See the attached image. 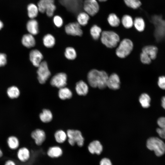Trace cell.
<instances>
[{
	"label": "cell",
	"mask_w": 165,
	"mask_h": 165,
	"mask_svg": "<svg viewBox=\"0 0 165 165\" xmlns=\"http://www.w3.org/2000/svg\"><path fill=\"white\" fill-rule=\"evenodd\" d=\"M108 75L105 71L93 69L90 70L87 75L89 85L92 87H98L103 89L107 87Z\"/></svg>",
	"instance_id": "obj_1"
},
{
	"label": "cell",
	"mask_w": 165,
	"mask_h": 165,
	"mask_svg": "<svg viewBox=\"0 0 165 165\" xmlns=\"http://www.w3.org/2000/svg\"><path fill=\"white\" fill-rule=\"evenodd\" d=\"M100 39L103 45L107 48L111 49L117 47L120 41L119 35L112 31H103Z\"/></svg>",
	"instance_id": "obj_2"
},
{
	"label": "cell",
	"mask_w": 165,
	"mask_h": 165,
	"mask_svg": "<svg viewBox=\"0 0 165 165\" xmlns=\"http://www.w3.org/2000/svg\"><path fill=\"white\" fill-rule=\"evenodd\" d=\"M134 48L132 41L128 38H125L120 41L116 50V54L120 58H124L128 56Z\"/></svg>",
	"instance_id": "obj_3"
},
{
	"label": "cell",
	"mask_w": 165,
	"mask_h": 165,
	"mask_svg": "<svg viewBox=\"0 0 165 165\" xmlns=\"http://www.w3.org/2000/svg\"><path fill=\"white\" fill-rule=\"evenodd\" d=\"M152 22L155 26L154 36L157 42L165 39V20L161 16L155 15L152 17Z\"/></svg>",
	"instance_id": "obj_4"
},
{
	"label": "cell",
	"mask_w": 165,
	"mask_h": 165,
	"mask_svg": "<svg viewBox=\"0 0 165 165\" xmlns=\"http://www.w3.org/2000/svg\"><path fill=\"white\" fill-rule=\"evenodd\" d=\"M146 146L149 149L154 151L157 156H161L165 153V144L158 138L153 137L148 139Z\"/></svg>",
	"instance_id": "obj_5"
},
{
	"label": "cell",
	"mask_w": 165,
	"mask_h": 165,
	"mask_svg": "<svg viewBox=\"0 0 165 165\" xmlns=\"http://www.w3.org/2000/svg\"><path fill=\"white\" fill-rule=\"evenodd\" d=\"M68 141L69 144L74 146L76 143L78 146L82 147L84 143V138L81 132L77 130L69 129L67 131Z\"/></svg>",
	"instance_id": "obj_6"
},
{
	"label": "cell",
	"mask_w": 165,
	"mask_h": 165,
	"mask_svg": "<svg viewBox=\"0 0 165 165\" xmlns=\"http://www.w3.org/2000/svg\"><path fill=\"white\" fill-rule=\"evenodd\" d=\"M37 73L39 82L41 84L45 83L51 75L47 64L46 61H42L38 67Z\"/></svg>",
	"instance_id": "obj_7"
},
{
	"label": "cell",
	"mask_w": 165,
	"mask_h": 165,
	"mask_svg": "<svg viewBox=\"0 0 165 165\" xmlns=\"http://www.w3.org/2000/svg\"><path fill=\"white\" fill-rule=\"evenodd\" d=\"M83 8L84 11L90 16H93L98 12L99 6L97 0H85Z\"/></svg>",
	"instance_id": "obj_8"
},
{
	"label": "cell",
	"mask_w": 165,
	"mask_h": 165,
	"mask_svg": "<svg viewBox=\"0 0 165 165\" xmlns=\"http://www.w3.org/2000/svg\"><path fill=\"white\" fill-rule=\"evenodd\" d=\"M67 76L64 72L58 73L53 76L50 81L51 85L59 89L65 87L67 84Z\"/></svg>",
	"instance_id": "obj_9"
},
{
	"label": "cell",
	"mask_w": 165,
	"mask_h": 165,
	"mask_svg": "<svg viewBox=\"0 0 165 165\" xmlns=\"http://www.w3.org/2000/svg\"><path fill=\"white\" fill-rule=\"evenodd\" d=\"M81 26L77 21L71 22L65 25L64 30L68 35L81 36L83 34Z\"/></svg>",
	"instance_id": "obj_10"
},
{
	"label": "cell",
	"mask_w": 165,
	"mask_h": 165,
	"mask_svg": "<svg viewBox=\"0 0 165 165\" xmlns=\"http://www.w3.org/2000/svg\"><path fill=\"white\" fill-rule=\"evenodd\" d=\"M120 80L119 75L114 73L108 76L107 87L110 89L116 90L119 89L120 86Z\"/></svg>",
	"instance_id": "obj_11"
},
{
	"label": "cell",
	"mask_w": 165,
	"mask_h": 165,
	"mask_svg": "<svg viewBox=\"0 0 165 165\" xmlns=\"http://www.w3.org/2000/svg\"><path fill=\"white\" fill-rule=\"evenodd\" d=\"M31 136L35 140L36 144L39 146L42 144L46 138L45 131L40 129H37L32 131L31 134Z\"/></svg>",
	"instance_id": "obj_12"
},
{
	"label": "cell",
	"mask_w": 165,
	"mask_h": 165,
	"mask_svg": "<svg viewBox=\"0 0 165 165\" xmlns=\"http://www.w3.org/2000/svg\"><path fill=\"white\" fill-rule=\"evenodd\" d=\"M43 58L41 53L37 50H33L29 53V59L31 62L35 67H38Z\"/></svg>",
	"instance_id": "obj_13"
},
{
	"label": "cell",
	"mask_w": 165,
	"mask_h": 165,
	"mask_svg": "<svg viewBox=\"0 0 165 165\" xmlns=\"http://www.w3.org/2000/svg\"><path fill=\"white\" fill-rule=\"evenodd\" d=\"M26 27L29 34L35 35L38 33V23L35 19H30L28 20L27 23Z\"/></svg>",
	"instance_id": "obj_14"
},
{
	"label": "cell",
	"mask_w": 165,
	"mask_h": 165,
	"mask_svg": "<svg viewBox=\"0 0 165 165\" xmlns=\"http://www.w3.org/2000/svg\"><path fill=\"white\" fill-rule=\"evenodd\" d=\"M22 45L27 48L34 47L35 44V41L34 35L29 33L24 35L21 39Z\"/></svg>",
	"instance_id": "obj_15"
},
{
	"label": "cell",
	"mask_w": 165,
	"mask_h": 165,
	"mask_svg": "<svg viewBox=\"0 0 165 165\" xmlns=\"http://www.w3.org/2000/svg\"><path fill=\"white\" fill-rule=\"evenodd\" d=\"M75 89L78 95L85 96L88 92L89 87L87 84L84 81L80 80L76 83Z\"/></svg>",
	"instance_id": "obj_16"
},
{
	"label": "cell",
	"mask_w": 165,
	"mask_h": 165,
	"mask_svg": "<svg viewBox=\"0 0 165 165\" xmlns=\"http://www.w3.org/2000/svg\"><path fill=\"white\" fill-rule=\"evenodd\" d=\"M89 152L92 154H96L99 155L103 150V147L101 143L97 140L92 141L88 146Z\"/></svg>",
	"instance_id": "obj_17"
},
{
	"label": "cell",
	"mask_w": 165,
	"mask_h": 165,
	"mask_svg": "<svg viewBox=\"0 0 165 165\" xmlns=\"http://www.w3.org/2000/svg\"><path fill=\"white\" fill-rule=\"evenodd\" d=\"M158 51L157 48L153 45L146 46L143 47L142 49V52L147 54L152 60L156 58Z\"/></svg>",
	"instance_id": "obj_18"
},
{
	"label": "cell",
	"mask_w": 165,
	"mask_h": 165,
	"mask_svg": "<svg viewBox=\"0 0 165 165\" xmlns=\"http://www.w3.org/2000/svg\"><path fill=\"white\" fill-rule=\"evenodd\" d=\"M17 155L20 161L25 162L27 161L29 159L30 151L29 149L25 147H21L18 150Z\"/></svg>",
	"instance_id": "obj_19"
},
{
	"label": "cell",
	"mask_w": 165,
	"mask_h": 165,
	"mask_svg": "<svg viewBox=\"0 0 165 165\" xmlns=\"http://www.w3.org/2000/svg\"><path fill=\"white\" fill-rule=\"evenodd\" d=\"M27 14L30 19H35L39 12L37 5L34 3H30L27 6Z\"/></svg>",
	"instance_id": "obj_20"
},
{
	"label": "cell",
	"mask_w": 165,
	"mask_h": 165,
	"mask_svg": "<svg viewBox=\"0 0 165 165\" xmlns=\"http://www.w3.org/2000/svg\"><path fill=\"white\" fill-rule=\"evenodd\" d=\"M90 16L85 11L81 12L77 15V22L81 26H84L88 23Z\"/></svg>",
	"instance_id": "obj_21"
},
{
	"label": "cell",
	"mask_w": 165,
	"mask_h": 165,
	"mask_svg": "<svg viewBox=\"0 0 165 165\" xmlns=\"http://www.w3.org/2000/svg\"><path fill=\"white\" fill-rule=\"evenodd\" d=\"M46 9L45 13L49 17H52L54 15L56 9L54 0H46Z\"/></svg>",
	"instance_id": "obj_22"
},
{
	"label": "cell",
	"mask_w": 165,
	"mask_h": 165,
	"mask_svg": "<svg viewBox=\"0 0 165 165\" xmlns=\"http://www.w3.org/2000/svg\"><path fill=\"white\" fill-rule=\"evenodd\" d=\"M39 117L42 122L44 123H48L52 121L53 115L52 112L50 110L44 109L39 114Z\"/></svg>",
	"instance_id": "obj_23"
},
{
	"label": "cell",
	"mask_w": 165,
	"mask_h": 165,
	"mask_svg": "<svg viewBox=\"0 0 165 165\" xmlns=\"http://www.w3.org/2000/svg\"><path fill=\"white\" fill-rule=\"evenodd\" d=\"M58 96L61 99L65 100L71 98L72 96V93L70 89L65 86L59 89Z\"/></svg>",
	"instance_id": "obj_24"
},
{
	"label": "cell",
	"mask_w": 165,
	"mask_h": 165,
	"mask_svg": "<svg viewBox=\"0 0 165 165\" xmlns=\"http://www.w3.org/2000/svg\"><path fill=\"white\" fill-rule=\"evenodd\" d=\"M8 97L11 99H13L18 98L20 94L19 89L16 86H12L9 87L6 90Z\"/></svg>",
	"instance_id": "obj_25"
},
{
	"label": "cell",
	"mask_w": 165,
	"mask_h": 165,
	"mask_svg": "<svg viewBox=\"0 0 165 165\" xmlns=\"http://www.w3.org/2000/svg\"><path fill=\"white\" fill-rule=\"evenodd\" d=\"M7 142L8 147L12 150L17 149L20 145L19 139L14 135H11L7 139Z\"/></svg>",
	"instance_id": "obj_26"
},
{
	"label": "cell",
	"mask_w": 165,
	"mask_h": 165,
	"mask_svg": "<svg viewBox=\"0 0 165 165\" xmlns=\"http://www.w3.org/2000/svg\"><path fill=\"white\" fill-rule=\"evenodd\" d=\"M63 151L62 149L58 146L50 147L48 149L47 154L51 158H57L61 156Z\"/></svg>",
	"instance_id": "obj_27"
},
{
	"label": "cell",
	"mask_w": 165,
	"mask_h": 165,
	"mask_svg": "<svg viewBox=\"0 0 165 165\" xmlns=\"http://www.w3.org/2000/svg\"><path fill=\"white\" fill-rule=\"evenodd\" d=\"M102 31L101 27L96 24L93 25L90 29L91 36L95 40L100 38Z\"/></svg>",
	"instance_id": "obj_28"
},
{
	"label": "cell",
	"mask_w": 165,
	"mask_h": 165,
	"mask_svg": "<svg viewBox=\"0 0 165 165\" xmlns=\"http://www.w3.org/2000/svg\"><path fill=\"white\" fill-rule=\"evenodd\" d=\"M107 21L109 25L113 27H118L121 23L119 17L116 14L112 13L108 15Z\"/></svg>",
	"instance_id": "obj_29"
},
{
	"label": "cell",
	"mask_w": 165,
	"mask_h": 165,
	"mask_svg": "<svg viewBox=\"0 0 165 165\" xmlns=\"http://www.w3.org/2000/svg\"><path fill=\"white\" fill-rule=\"evenodd\" d=\"M43 42L44 46L48 48L53 47L55 43V39L54 37L51 34H48L43 37Z\"/></svg>",
	"instance_id": "obj_30"
},
{
	"label": "cell",
	"mask_w": 165,
	"mask_h": 165,
	"mask_svg": "<svg viewBox=\"0 0 165 165\" xmlns=\"http://www.w3.org/2000/svg\"><path fill=\"white\" fill-rule=\"evenodd\" d=\"M121 22L124 28L130 29L133 26L134 20L130 16L126 14L122 17Z\"/></svg>",
	"instance_id": "obj_31"
},
{
	"label": "cell",
	"mask_w": 165,
	"mask_h": 165,
	"mask_svg": "<svg viewBox=\"0 0 165 165\" xmlns=\"http://www.w3.org/2000/svg\"><path fill=\"white\" fill-rule=\"evenodd\" d=\"M133 26L139 32H142L145 29V24L144 19L141 17H137L134 20Z\"/></svg>",
	"instance_id": "obj_32"
},
{
	"label": "cell",
	"mask_w": 165,
	"mask_h": 165,
	"mask_svg": "<svg viewBox=\"0 0 165 165\" xmlns=\"http://www.w3.org/2000/svg\"><path fill=\"white\" fill-rule=\"evenodd\" d=\"M54 137L56 141L59 143H64L67 138V133L62 130L57 131L54 134Z\"/></svg>",
	"instance_id": "obj_33"
},
{
	"label": "cell",
	"mask_w": 165,
	"mask_h": 165,
	"mask_svg": "<svg viewBox=\"0 0 165 165\" xmlns=\"http://www.w3.org/2000/svg\"><path fill=\"white\" fill-rule=\"evenodd\" d=\"M150 98L146 93H143L140 96L139 101L141 106L144 108H148L150 106Z\"/></svg>",
	"instance_id": "obj_34"
},
{
	"label": "cell",
	"mask_w": 165,
	"mask_h": 165,
	"mask_svg": "<svg viewBox=\"0 0 165 165\" xmlns=\"http://www.w3.org/2000/svg\"><path fill=\"white\" fill-rule=\"evenodd\" d=\"M64 55L69 60H73L76 57L77 53L73 47H69L66 48Z\"/></svg>",
	"instance_id": "obj_35"
},
{
	"label": "cell",
	"mask_w": 165,
	"mask_h": 165,
	"mask_svg": "<svg viewBox=\"0 0 165 165\" xmlns=\"http://www.w3.org/2000/svg\"><path fill=\"white\" fill-rule=\"evenodd\" d=\"M124 1L127 6L133 9H138L141 5L140 0H124Z\"/></svg>",
	"instance_id": "obj_36"
},
{
	"label": "cell",
	"mask_w": 165,
	"mask_h": 165,
	"mask_svg": "<svg viewBox=\"0 0 165 165\" xmlns=\"http://www.w3.org/2000/svg\"><path fill=\"white\" fill-rule=\"evenodd\" d=\"M53 21L54 25L58 28L61 27L64 23L62 18L59 15L54 16L53 17Z\"/></svg>",
	"instance_id": "obj_37"
},
{
	"label": "cell",
	"mask_w": 165,
	"mask_h": 165,
	"mask_svg": "<svg viewBox=\"0 0 165 165\" xmlns=\"http://www.w3.org/2000/svg\"><path fill=\"white\" fill-rule=\"evenodd\" d=\"M140 58L141 62L144 64H148L151 62L152 60L150 57L143 52L140 54Z\"/></svg>",
	"instance_id": "obj_38"
},
{
	"label": "cell",
	"mask_w": 165,
	"mask_h": 165,
	"mask_svg": "<svg viewBox=\"0 0 165 165\" xmlns=\"http://www.w3.org/2000/svg\"><path fill=\"white\" fill-rule=\"evenodd\" d=\"M37 5L40 13H45L46 9V0H39Z\"/></svg>",
	"instance_id": "obj_39"
},
{
	"label": "cell",
	"mask_w": 165,
	"mask_h": 165,
	"mask_svg": "<svg viewBox=\"0 0 165 165\" xmlns=\"http://www.w3.org/2000/svg\"><path fill=\"white\" fill-rule=\"evenodd\" d=\"M7 63V55L5 53H0V67L5 66Z\"/></svg>",
	"instance_id": "obj_40"
},
{
	"label": "cell",
	"mask_w": 165,
	"mask_h": 165,
	"mask_svg": "<svg viewBox=\"0 0 165 165\" xmlns=\"http://www.w3.org/2000/svg\"><path fill=\"white\" fill-rule=\"evenodd\" d=\"M158 84L161 89L165 90V76H160L158 78Z\"/></svg>",
	"instance_id": "obj_41"
},
{
	"label": "cell",
	"mask_w": 165,
	"mask_h": 165,
	"mask_svg": "<svg viewBox=\"0 0 165 165\" xmlns=\"http://www.w3.org/2000/svg\"><path fill=\"white\" fill-rule=\"evenodd\" d=\"M157 124L160 128L165 129V117H161L158 119Z\"/></svg>",
	"instance_id": "obj_42"
},
{
	"label": "cell",
	"mask_w": 165,
	"mask_h": 165,
	"mask_svg": "<svg viewBox=\"0 0 165 165\" xmlns=\"http://www.w3.org/2000/svg\"><path fill=\"white\" fill-rule=\"evenodd\" d=\"M156 132L159 136L162 138L165 139V129L160 128L156 129Z\"/></svg>",
	"instance_id": "obj_43"
},
{
	"label": "cell",
	"mask_w": 165,
	"mask_h": 165,
	"mask_svg": "<svg viewBox=\"0 0 165 165\" xmlns=\"http://www.w3.org/2000/svg\"><path fill=\"white\" fill-rule=\"evenodd\" d=\"M100 165H112L110 160L107 158L102 159L100 163Z\"/></svg>",
	"instance_id": "obj_44"
},
{
	"label": "cell",
	"mask_w": 165,
	"mask_h": 165,
	"mask_svg": "<svg viewBox=\"0 0 165 165\" xmlns=\"http://www.w3.org/2000/svg\"><path fill=\"white\" fill-rule=\"evenodd\" d=\"M4 165H16V164L13 161L9 160L6 161Z\"/></svg>",
	"instance_id": "obj_45"
},
{
	"label": "cell",
	"mask_w": 165,
	"mask_h": 165,
	"mask_svg": "<svg viewBox=\"0 0 165 165\" xmlns=\"http://www.w3.org/2000/svg\"><path fill=\"white\" fill-rule=\"evenodd\" d=\"M161 105L162 107L165 109V96L163 97L162 98Z\"/></svg>",
	"instance_id": "obj_46"
},
{
	"label": "cell",
	"mask_w": 165,
	"mask_h": 165,
	"mask_svg": "<svg viewBox=\"0 0 165 165\" xmlns=\"http://www.w3.org/2000/svg\"><path fill=\"white\" fill-rule=\"evenodd\" d=\"M4 24L0 20V30L2 29L3 28Z\"/></svg>",
	"instance_id": "obj_47"
},
{
	"label": "cell",
	"mask_w": 165,
	"mask_h": 165,
	"mask_svg": "<svg viewBox=\"0 0 165 165\" xmlns=\"http://www.w3.org/2000/svg\"><path fill=\"white\" fill-rule=\"evenodd\" d=\"M3 155V153L2 151V150H1V148H0V158H1V157H2Z\"/></svg>",
	"instance_id": "obj_48"
},
{
	"label": "cell",
	"mask_w": 165,
	"mask_h": 165,
	"mask_svg": "<svg viewBox=\"0 0 165 165\" xmlns=\"http://www.w3.org/2000/svg\"><path fill=\"white\" fill-rule=\"evenodd\" d=\"M100 2H105L107 1V0H97Z\"/></svg>",
	"instance_id": "obj_49"
}]
</instances>
